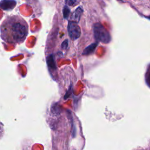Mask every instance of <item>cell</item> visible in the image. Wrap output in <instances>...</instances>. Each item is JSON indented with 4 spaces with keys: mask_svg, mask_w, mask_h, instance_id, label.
<instances>
[{
    "mask_svg": "<svg viewBox=\"0 0 150 150\" xmlns=\"http://www.w3.org/2000/svg\"><path fill=\"white\" fill-rule=\"evenodd\" d=\"M97 46V43H92L91 45H90V46H87L84 50L83 52V54L84 55H88V54H91L95 50V49L96 48Z\"/></svg>",
    "mask_w": 150,
    "mask_h": 150,
    "instance_id": "cell-6",
    "label": "cell"
},
{
    "mask_svg": "<svg viewBox=\"0 0 150 150\" xmlns=\"http://www.w3.org/2000/svg\"><path fill=\"white\" fill-rule=\"evenodd\" d=\"M68 32L70 37L73 40L79 38L81 34L80 27L76 23L73 22H69L68 25Z\"/></svg>",
    "mask_w": 150,
    "mask_h": 150,
    "instance_id": "cell-3",
    "label": "cell"
},
{
    "mask_svg": "<svg viewBox=\"0 0 150 150\" xmlns=\"http://www.w3.org/2000/svg\"><path fill=\"white\" fill-rule=\"evenodd\" d=\"M3 134H4V128H3V127L2 126L1 124L0 123V138L3 135Z\"/></svg>",
    "mask_w": 150,
    "mask_h": 150,
    "instance_id": "cell-10",
    "label": "cell"
},
{
    "mask_svg": "<svg viewBox=\"0 0 150 150\" xmlns=\"http://www.w3.org/2000/svg\"><path fill=\"white\" fill-rule=\"evenodd\" d=\"M121 1H122V0H121Z\"/></svg>",
    "mask_w": 150,
    "mask_h": 150,
    "instance_id": "cell-12",
    "label": "cell"
},
{
    "mask_svg": "<svg viewBox=\"0 0 150 150\" xmlns=\"http://www.w3.org/2000/svg\"><path fill=\"white\" fill-rule=\"evenodd\" d=\"M82 12H83V9L80 7H79L73 13V14L72 15L71 19H73V21H75V22H74L75 23H76L77 22H78L79 21Z\"/></svg>",
    "mask_w": 150,
    "mask_h": 150,
    "instance_id": "cell-5",
    "label": "cell"
},
{
    "mask_svg": "<svg viewBox=\"0 0 150 150\" xmlns=\"http://www.w3.org/2000/svg\"><path fill=\"white\" fill-rule=\"evenodd\" d=\"M76 1L77 0H66V4L69 5H70V6H73V5H74L76 3Z\"/></svg>",
    "mask_w": 150,
    "mask_h": 150,
    "instance_id": "cell-8",
    "label": "cell"
},
{
    "mask_svg": "<svg viewBox=\"0 0 150 150\" xmlns=\"http://www.w3.org/2000/svg\"><path fill=\"white\" fill-rule=\"evenodd\" d=\"M67 46H68V41L67 40H64L63 43H62V47L64 49H66L67 47Z\"/></svg>",
    "mask_w": 150,
    "mask_h": 150,
    "instance_id": "cell-9",
    "label": "cell"
},
{
    "mask_svg": "<svg viewBox=\"0 0 150 150\" xmlns=\"http://www.w3.org/2000/svg\"><path fill=\"white\" fill-rule=\"evenodd\" d=\"M149 19H150V17H149Z\"/></svg>",
    "mask_w": 150,
    "mask_h": 150,
    "instance_id": "cell-11",
    "label": "cell"
},
{
    "mask_svg": "<svg viewBox=\"0 0 150 150\" xmlns=\"http://www.w3.org/2000/svg\"><path fill=\"white\" fill-rule=\"evenodd\" d=\"M28 33V25L19 15L8 16L0 25L1 38L5 43L17 45L25 40Z\"/></svg>",
    "mask_w": 150,
    "mask_h": 150,
    "instance_id": "cell-1",
    "label": "cell"
},
{
    "mask_svg": "<svg viewBox=\"0 0 150 150\" xmlns=\"http://www.w3.org/2000/svg\"><path fill=\"white\" fill-rule=\"evenodd\" d=\"M95 39L103 43H108L111 41V36L107 30L100 23H96L93 27Z\"/></svg>",
    "mask_w": 150,
    "mask_h": 150,
    "instance_id": "cell-2",
    "label": "cell"
},
{
    "mask_svg": "<svg viewBox=\"0 0 150 150\" xmlns=\"http://www.w3.org/2000/svg\"><path fill=\"white\" fill-rule=\"evenodd\" d=\"M16 4L13 0H2L0 2V8L4 9H11L13 8Z\"/></svg>",
    "mask_w": 150,
    "mask_h": 150,
    "instance_id": "cell-4",
    "label": "cell"
},
{
    "mask_svg": "<svg viewBox=\"0 0 150 150\" xmlns=\"http://www.w3.org/2000/svg\"><path fill=\"white\" fill-rule=\"evenodd\" d=\"M146 81L150 86V68L148 69L146 74Z\"/></svg>",
    "mask_w": 150,
    "mask_h": 150,
    "instance_id": "cell-7",
    "label": "cell"
}]
</instances>
